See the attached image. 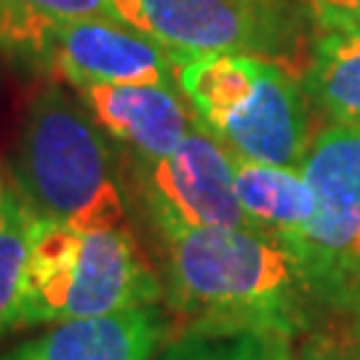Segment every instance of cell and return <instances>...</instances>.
<instances>
[{
  "label": "cell",
  "mask_w": 360,
  "mask_h": 360,
  "mask_svg": "<svg viewBox=\"0 0 360 360\" xmlns=\"http://www.w3.org/2000/svg\"><path fill=\"white\" fill-rule=\"evenodd\" d=\"M163 296L179 334H285L315 294L304 262L251 227H158Z\"/></svg>",
  "instance_id": "1"
},
{
  "label": "cell",
  "mask_w": 360,
  "mask_h": 360,
  "mask_svg": "<svg viewBox=\"0 0 360 360\" xmlns=\"http://www.w3.org/2000/svg\"><path fill=\"white\" fill-rule=\"evenodd\" d=\"M13 187L38 217L83 230L129 224V190L115 144L59 86L40 91L13 153Z\"/></svg>",
  "instance_id": "2"
},
{
  "label": "cell",
  "mask_w": 360,
  "mask_h": 360,
  "mask_svg": "<svg viewBox=\"0 0 360 360\" xmlns=\"http://www.w3.org/2000/svg\"><path fill=\"white\" fill-rule=\"evenodd\" d=\"M163 281L129 224L83 230L35 214L22 283V328L158 304Z\"/></svg>",
  "instance_id": "3"
},
{
  "label": "cell",
  "mask_w": 360,
  "mask_h": 360,
  "mask_svg": "<svg viewBox=\"0 0 360 360\" xmlns=\"http://www.w3.org/2000/svg\"><path fill=\"white\" fill-rule=\"evenodd\" d=\"M195 120L232 158L299 168L309 144V99L281 62L248 53H208L176 67Z\"/></svg>",
  "instance_id": "4"
},
{
  "label": "cell",
  "mask_w": 360,
  "mask_h": 360,
  "mask_svg": "<svg viewBox=\"0 0 360 360\" xmlns=\"http://www.w3.org/2000/svg\"><path fill=\"white\" fill-rule=\"evenodd\" d=\"M107 11L166 49L176 65L208 53L281 62L296 40V13L285 0H107Z\"/></svg>",
  "instance_id": "5"
},
{
  "label": "cell",
  "mask_w": 360,
  "mask_h": 360,
  "mask_svg": "<svg viewBox=\"0 0 360 360\" xmlns=\"http://www.w3.org/2000/svg\"><path fill=\"white\" fill-rule=\"evenodd\" d=\"M299 168L315 193L302 262L315 294H339L360 278V131L328 123Z\"/></svg>",
  "instance_id": "6"
},
{
  "label": "cell",
  "mask_w": 360,
  "mask_h": 360,
  "mask_svg": "<svg viewBox=\"0 0 360 360\" xmlns=\"http://www.w3.org/2000/svg\"><path fill=\"white\" fill-rule=\"evenodd\" d=\"M150 227H251L235 193V158L195 126L171 155L131 163Z\"/></svg>",
  "instance_id": "7"
},
{
  "label": "cell",
  "mask_w": 360,
  "mask_h": 360,
  "mask_svg": "<svg viewBox=\"0 0 360 360\" xmlns=\"http://www.w3.org/2000/svg\"><path fill=\"white\" fill-rule=\"evenodd\" d=\"M176 62L147 35L120 25L112 16L62 22L49 40L43 59L46 75L80 86H179Z\"/></svg>",
  "instance_id": "8"
},
{
  "label": "cell",
  "mask_w": 360,
  "mask_h": 360,
  "mask_svg": "<svg viewBox=\"0 0 360 360\" xmlns=\"http://www.w3.org/2000/svg\"><path fill=\"white\" fill-rule=\"evenodd\" d=\"M91 120L131 163H155L171 155L198 126L179 86H80L72 89Z\"/></svg>",
  "instance_id": "9"
},
{
  "label": "cell",
  "mask_w": 360,
  "mask_h": 360,
  "mask_svg": "<svg viewBox=\"0 0 360 360\" xmlns=\"http://www.w3.org/2000/svg\"><path fill=\"white\" fill-rule=\"evenodd\" d=\"M168 318L158 304L56 323L3 352L0 360H153L166 345Z\"/></svg>",
  "instance_id": "10"
},
{
  "label": "cell",
  "mask_w": 360,
  "mask_h": 360,
  "mask_svg": "<svg viewBox=\"0 0 360 360\" xmlns=\"http://www.w3.org/2000/svg\"><path fill=\"white\" fill-rule=\"evenodd\" d=\"M235 193L251 230L283 240L302 259L304 238L315 219V193L302 168L235 158Z\"/></svg>",
  "instance_id": "11"
},
{
  "label": "cell",
  "mask_w": 360,
  "mask_h": 360,
  "mask_svg": "<svg viewBox=\"0 0 360 360\" xmlns=\"http://www.w3.org/2000/svg\"><path fill=\"white\" fill-rule=\"evenodd\" d=\"M302 86L334 126L360 131V35L321 32Z\"/></svg>",
  "instance_id": "12"
},
{
  "label": "cell",
  "mask_w": 360,
  "mask_h": 360,
  "mask_svg": "<svg viewBox=\"0 0 360 360\" xmlns=\"http://www.w3.org/2000/svg\"><path fill=\"white\" fill-rule=\"evenodd\" d=\"M89 16H110L107 0H0V51L40 72L53 30Z\"/></svg>",
  "instance_id": "13"
},
{
  "label": "cell",
  "mask_w": 360,
  "mask_h": 360,
  "mask_svg": "<svg viewBox=\"0 0 360 360\" xmlns=\"http://www.w3.org/2000/svg\"><path fill=\"white\" fill-rule=\"evenodd\" d=\"M35 211L11 184L6 217L0 224V336L22 328V283L30 257Z\"/></svg>",
  "instance_id": "14"
},
{
  "label": "cell",
  "mask_w": 360,
  "mask_h": 360,
  "mask_svg": "<svg viewBox=\"0 0 360 360\" xmlns=\"http://www.w3.org/2000/svg\"><path fill=\"white\" fill-rule=\"evenodd\" d=\"M153 360H291L285 334H179Z\"/></svg>",
  "instance_id": "15"
},
{
  "label": "cell",
  "mask_w": 360,
  "mask_h": 360,
  "mask_svg": "<svg viewBox=\"0 0 360 360\" xmlns=\"http://www.w3.org/2000/svg\"><path fill=\"white\" fill-rule=\"evenodd\" d=\"M299 360H360V336L347 328L315 331L304 342Z\"/></svg>",
  "instance_id": "16"
},
{
  "label": "cell",
  "mask_w": 360,
  "mask_h": 360,
  "mask_svg": "<svg viewBox=\"0 0 360 360\" xmlns=\"http://www.w3.org/2000/svg\"><path fill=\"white\" fill-rule=\"evenodd\" d=\"M309 11L321 32L360 35V0H309Z\"/></svg>",
  "instance_id": "17"
},
{
  "label": "cell",
  "mask_w": 360,
  "mask_h": 360,
  "mask_svg": "<svg viewBox=\"0 0 360 360\" xmlns=\"http://www.w3.org/2000/svg\"><path fill=\"white\" fill-rule=\"evenodd\" d=\"M8 195H11V184L6 181V174H3V168H0V224H3V217H6Z\"/></svg>",
  "instance_id": "18"
}]
</instances>
